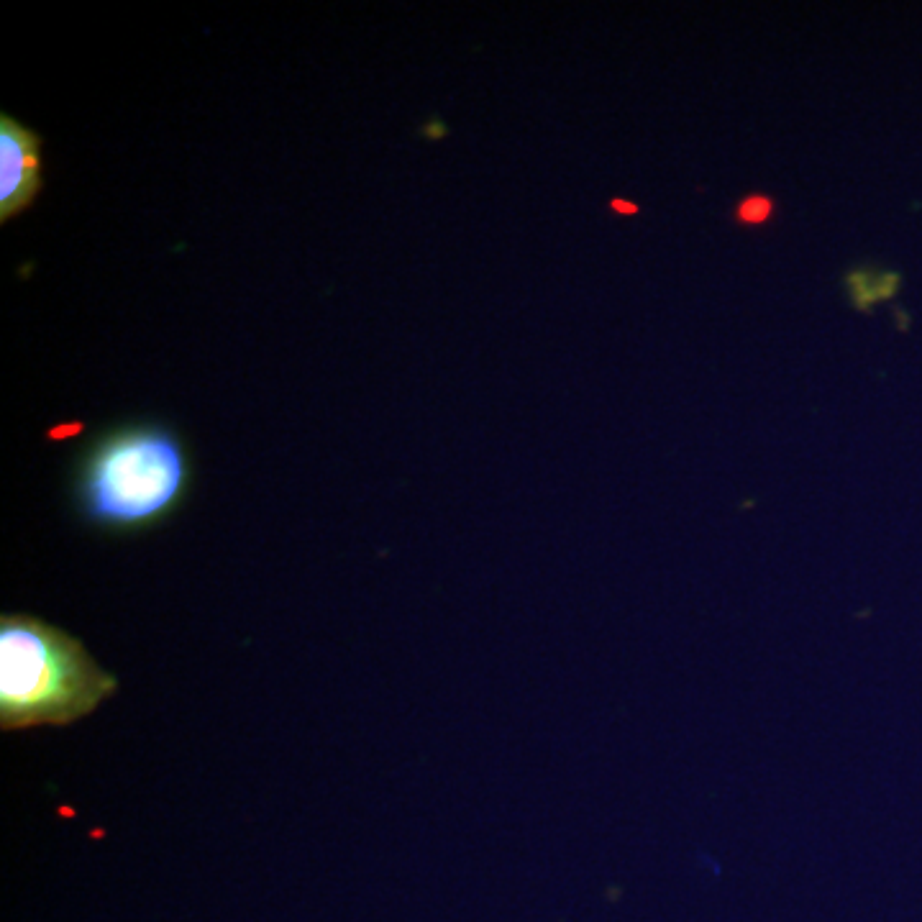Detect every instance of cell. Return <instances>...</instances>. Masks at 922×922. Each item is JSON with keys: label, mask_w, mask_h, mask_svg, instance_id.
<instances>
[{"label": "cell", "mask_w": 922, "mask_h": 922, "mask_svg": "<svg viewBox=\"0 0 922 922\" xmlns=\"http://www.w3.org/2000/svg\"><path fill=\"white\" fill-rule=\"evenodd\" d=\"M190 477V459L172 428L134 423L103 433L85 451L75 500L82 518L100 531H144L180 508Z\"/></svg>", "instance_id": "obj_1"}, {"label": "cell", "mask_w": 922, "mask_h": 922, "mask_svg": "<svg viewBox=\"0 0 922 922\" xmlns=\"http://www.w3.org/2000/svg\"><path fill=\"white\" fill-rule=\"evenodd\" d=\"M118 682L77 638L34 615L0 620V728L70 725L85 718Z\"/></svg>", "instance_id": "obj_2"}, {"label": "cell", "mask_w": 922, "mask_h": 922, "mask_svg": "<svg viewBox=\"0 0 922 922\" xmlns=\"http://www.w3.org/2000/svg\"><path fill=\"white\" fill-rule=\"evenodd\" d=\"M41 190V139L8 113L0 118V221L26 211Z\"/></svg>", "instance_id": "obj_3"}, {"label": "cell", "mask_w": 922, "mask_h": 922, "mask_svg": "<svg viewBox=\"0 0 922 922\" xmlns=\"http://www.w3.org/2000/svg\"><path fill=\"white\" fill-rule=\"evenodd\" d=\"M902 285H905V277L899 269L882 267L876 262H858L843 272L848 305L861 316H871L879 305L897 298Z\"/></svg>", "instance_id": "obj_4"}, {"label": "cell", "mask_w": 922, "mask_h": 922, "mask_svg": "<svg viewBox=\"0 0 922 922\" xmlns=\"http://www.w3.org/2000/svg\"><path fill=\"white\" fill-rule=\"evenodd\" d=\"M777 218V198L769 193H746L730 211V221L741 228H761Z\"/></svg>", "instance_id": "obj_5"}, {"label": "cell", "mask_w": 922, "mask_h": 922, "mask_svg": "<svg viewBox=\"0 0 922 922\" xmlns=\"http://www.w3.org/2000/svg\"><path fill=\"white\" fill-rule=\"evenodd\" d=\"M610 211H613V216L633 218L641 213V205L633 203V200H628V198H613L610 200Z\"/></svg>", "instance_id": "obj_6"}]
</instances>
